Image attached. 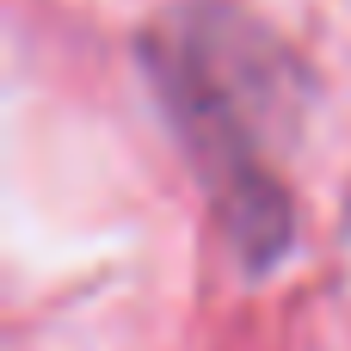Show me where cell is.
<instances>
[{"instance_id":"1","label":"cell","mask_w":351,"mask_h":351,"mask_svg":"<svg viewBox=\"0 0 351 351\" xmlns=\"http://www.w3.org/2000/svg\"><path fill=\"white\" fill-rule=\"evenodd\" d=\"M142 68L241 259L259 271L278 265L296 234L290 185L271 167V130L290 117L296 93L284 43L228 6H185L142 37Z\"/></svg>"}]
</instances>
